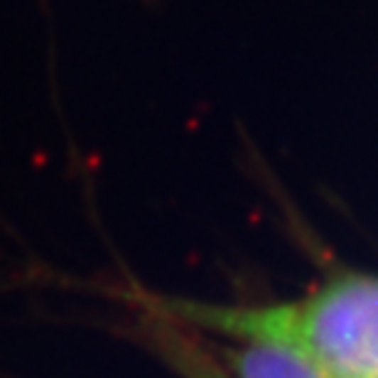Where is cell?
<instances>
[{
  "instance_id": "obj_3",
  "label": "cell",
  "mask_w": 378,
  "mask_h": 378,
  "mask_svg": "<svg viewBox=\"0 0 378 378\" xmlns=\"http://www.w3.org/2000/svg\"><path fill=\"white\" fill-rule=\"evenodd\" d=\"M143 329L153 349L162 354V359L182 378H231L224 364L214 356V349L185 324L148 310V322Z\"/></svg>"
},
{
  "instance_id": "obj_2",
  "label": "cell",
  "mask_w": 378,
  "mask_h": 378,
  "mask_svg": "<svg viewBox=\"0 0 378 378\" xmlns=\"http://www.w3.org/2000/svg\"><path fill=\"white\" fill-rule=\"evenodd\" d=\"M231 378H332L288 339H241L219 349Z\"/></svg>"
},
{
  "instance_id": "obj_1",
  "label": "cell",
  "mask_w": 378,
  "mask_h": 378,
  "mask_svg": "<svg viewBox=\"0 0 378 378\" xmlns=\"http://www.w3.org/2000/svg\"><path fill=\"white\" fill-rule=\"evenodd\" d=\"M293 305V339L332 378H378V275L337 270Z\"/></svg>"
}]
</instances>
